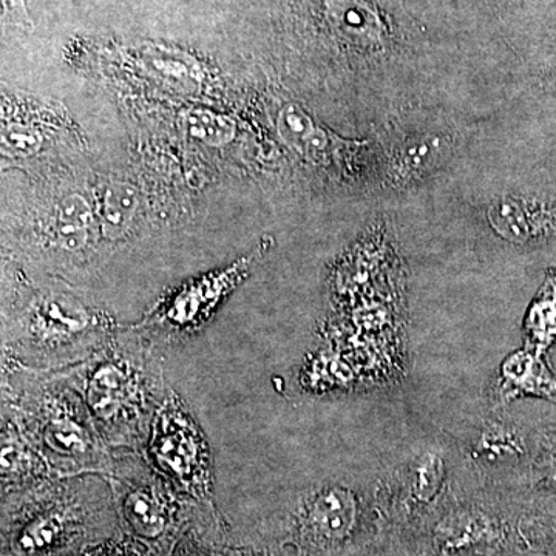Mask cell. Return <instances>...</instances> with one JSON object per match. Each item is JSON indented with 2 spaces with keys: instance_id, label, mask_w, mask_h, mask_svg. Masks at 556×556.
Wrapping results in <instances>:
<instances>
[{
  "instance_id": "cell-13",
  "label": "cell",
  "mask_w": 556,
  "mask_h": 556,
  "mask_svg": "<svg viewBox=\"0 0 556 556\" xmlns=\"http://www.w3.org/2000/svg\"><path fill=\"white\" fill-rule=\"evenodd\" d=\"M139 195L135 186L126 181L109 185L102 195L100 225L109 241H119L129 233L137 217Z\"/></svg>"
},
{
  "instance_id": "cell-5",
  "label": "cell",
  "mask_w": 556,
  "mask_h": 556,
  "mask_svg": "<svg viewBox=\"0 0 556 556\" xmlns=\"http://www.w3.org/2000/svg\"><path fill=\"white\" fill-rule=\"evenodd\" d=\"M142 456L186 496L206 503L214 486V457L188 404L170 388L161 405Z\"/></svg>"
},
{
  "instance_id": "cell-20",
  "label": "cell",
  "mask_w": 556,
  "mask_h": 556,
  "mask_svg": "<svg viewBox=\"0 0 556 556\" xmlns=\"http://www.w3.org/2000/svg\"><path fill=\"white\" fill-rule=\"evenodd\" d=\"M546 87L552 93L556 94V67L551 70V73L547 75Z\"/></svg>"
},
{
  "instance_id": "cell-7",
  "label": "cell",
  "mask_w": 556,
  "mask_h": 556,
  "mask_svg": "<svg viewBox=\"0 0 556 556\" xmlns=\"http://www.w3.org/2000/svg\"><path fill=\"white\" fill-rule=\"evenodd\" d=\"M489 219L493 229L511 243L546 240L556 233V199L506 197L490 206Z\"/></svg>"
},
{
  "instance_id": "cell-2",
  "label": "cell",
  "mask_w": 556,
  "mask_h": 556,
  "mask_svg": "<svg viewBox=\"0 0 556 556\" xmlns=\"http://www.w3.org/2000/svg\"><path fill=\"white\" fill-rule=\"evenodd\" d=\"M2 417L20 428L53 477H105L112 471L113 450L61 371H40L2 358Z\"/></svg>"
},
{
  "instance_id": "cell-12",
  "label": "cell",
  "mask_w": 556,
  "mask_h": 556,
  "mask_svg": "<svg viewBox=\"0 0 556 556\" xmlns=\"http://www.w3.org/2000/svg\"><path fill=\"white\" fill-rule=\"evenodd\" d=\"M309 519L318 535L327 540H340L353 525V497L338 486L324 490L311 504Z\"/></svg>"
},
{
  "instance_id": "cell-6",
  "label": "cell",
  "mask_w": 556,
  "mask_h": 556,
  "mask_svg": "<svg viewBox=\"0 0 556 556\" xmlns=\"http://www.w3.org/2000/svg\"><path fill=\"white\" fill-rule=\"evenodd\" d=\"M252 257L240 260L222 273L211 274L178 289L137 327L161 342L179 340L203 328L219 303L247 276Z\"/></svg>"
},
{
  "instance_id": "cell-1",
  "label": "cell",
  "mask_w": 556,
  "mask_h": 556,
  "mask_svg": "<svg viewBox=\"0 0 556 556\" xmlns=\"http://www.w3.org/2000/svg\"><path fill=\"white\" fill-rule=\"evenodd\" d=\"M112 450L142 453L169 394L160 346L144 329L119 327L89 358L60 369Z\"/></svg>"
},
{
  "instance_id": "cell-19",
  "label": "cell",
  "mask_w": 556,
  "mask_h": 556,
  "mask_svg": "<svg viewBox=\"0 0 556 556\" xmlns=\"http://www.w3.org/2000/svg\"><path fill=\"white\" fill-rule=\"evenodd\" d=\"M417 489L422 493H431L442 479V460L438 456H426L416 470Z\"/></svg>"
},
{
  "instance_id": "cell-17",
  "label": "cell",
  "mask_w": 556,
  "mask_h": 556,
  "mask_svg": "<svg viewBox=\"0 0 556 556\" xmlns=\"http://www.w3.org/2000/svg\"><path fill=\"white\" fill-rule=\"evenodd\" d=\"M441 148L439 141L431 139H420V141L409 142L405 149L401 150L397 156V169L401 175H415L419 170H426L438 159Z\"/></svg>"
},
{
  "instance_id": "cell-16",
  "label": "cell",
  "mask_w": 556,
  "mask_h": 556,
  "mask_svg": "<svg viewBox=\"0 0 556 556\" xmlns=\"http://www.w3.org/2000/svg\"><path fill=\"white\" fill-rule=\"evenodd\" d=\"M278 130L281 137L295 148H316L320 138L308 113L295 104L281 109L278 116Z\"/></svg>"
},
{
  "instance_id": "cell-4",
  "label": "cell",
  "mask_w": 556,
  "mask_h": 556,
  "mask_svg": "<svg viewBox=\"0 0 556 556\" xmlns=\"http://www.w3.org/2000/svg\"><path fill=\"white\" fill-rule=\"evenodd\" d=\"M110 489L102 475L49 478L10 493L16 510V529L10 547L16 556L49 555L72 541L83 522L87 504Z\"/></svg>"
},
{
  "instance_id": "cell-3",
  "label": "cell",
  "mask_w": 556,
  "mask_h": 556,
  "mask_svg": "<svg viewBox=\"0 0 556 556\" xmlns=\"http://www.w3.org/2000/svg\"><path fill=\"white\" fill-rule=\"evenodd\" d=\"M119 328L105 314L56 289L11 300L3 311L2 358L60 371L101 350Z\"/></svg>"
},
{
  "instance_id": "cell-9",
  "label": "cell",
  "mask_w": 556,
  "mask_h": 556,
  "mask_svg": "<svg viewBox=\"0 0 556 556\" xmlns=\"http://www.w3.org/2000/svg\"><path fill=\"white\" fill-rule=\"evenodd\" d=\"M93 240V211L83 195L65 197L58 204L51 222L49 243L51 249L65 255H79Z\"/></svg>"
},
{
  "instance_id": "cell-8",
  "label": "cell",
  "mask_w": 556,
  "mask_h": 556,
  "mask_svg": "<svg viewBox=\"0 0 556 556\" xmlns=\"http://www.w3.org/2000/svg\"><path fill=\"white\" fill-rule=\"evenodd\" d=\"M2 490L3 496L53 478L46 459L33 447L20 428L2 417Z\"/></svg>"
},
{
  "instance_id": "cell-15",
  "label": "cell",
  "mask_w": 556,
  "mask_h": 556,
  "mask_svg": "<svg viewBox=\"0 0 556 556\" xmlns=\"http://www.w3.org/2000/svg\"><path fill=\"white\" fill-rule=\"evenodd\" d=\"M329 16L338 25L340 31L350 35H378L380 28L376 17L369 13L368 7L361 5L356 0H328Z\"/></svg>"
},
{
  "instance_id": "cell-11",
  "label": "cell",
  "mask_w": 556,
  "mask_h": 556,
  "mask_svg": "<svg viewBox=\"0 0 556 556\" xmlns=\"http://www.w3.org/2000/svg\"><path fill=\"white\" fill-rule=\"evenodd\" d=\"M527 350L546 353L556 340V270L548 269L525 318Z\"/></svg>"
},
{
  "instance_id": "cell-18",
  "label": "cell",
  "mask_w": 556,
  "mask_h": 556,
  "mask_svg": "<svg viewBox=\"0 0 556 556\" xmlns=\"http://www.w3.org/2000/svg\"><path fill=\"white\" fill-rule=\"evenodd\" d=\"M3 150L14 156H30L42 146V137L38 130L33 127L22 126V124H10L3 126L2 135Z\"/></svg>"
},
{
  "instance_id": "cell-14",
  "label": "cell",
  "mask_w": 556,
  "mask_h": 556,
  "mask_svg": "<svg viewBox=\"0 0 556 556\" xmlns=\"http://www.w3.org/2000/svg\"><path fill=\"white\" fill-rule=\"evenodd\" d=\"M185 126L190 137L199 139L212 148L229 144L236 137L237 126L229 116L212 110H189L185 115Z\"/></svg>"
},
{
  "instance_id": "cell-10",
  "label": "cell",
  "mask_w": 556,
  "mask_h": 556,
  "mask_svg": "<svg viewBox=\"0 0 556 556\" xmlns=\"http://www.w3.org/2000/svg\"><path fill=\"white\" fill-rule=\"evenodd\" d=\"M503 390L508 397L536 396L556 404V379L541 354L532 350L518 351L501 368Z\"/></svg>"
}]
</instances>
